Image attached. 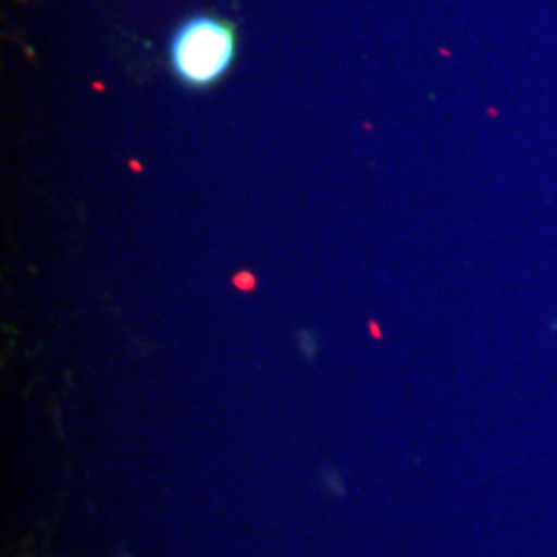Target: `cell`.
Returning a JSON list of instances; mask_svg holds the SVG:
<instances>
[{
    "instance_id": "1",
    "label": "cell",
    "mask_w": 557,
    "mask_h": 557,
    "mask_svg": "<svg viewBox=\"0 0 557 557\" xmlns=\"http://www.w3.org/2000/svg\"><path fill=\"white\" fill-rule=\"evenodd\" d=\"M236 57V29L218 17H193L182 23L170 44V62L184 85L209 87L220 81Z\"/></svg>"
}]
</instances>
